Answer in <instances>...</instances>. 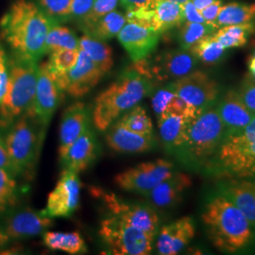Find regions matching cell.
I'll list each match as a JSON object with an SVG mask.
<instances>
[{
	"instance_id": "obj_8",
	"label": "cell",
	"mask_w": 255,
	"mask_h": 255,
	"mask_svg": "<svg viewBox=\"0 0 255 255\" xmlns=\"http://www.w3.org/2000/svg\"><path fill=\"white\" fill-rule=\"evenodd\" d=\"M101 242L112 255H146L152 252L155 237L109 215L101 220Z\"/></svg>"
},
{
	"instance_id": "obj_40",
	"label": "cell",
	"mask_w": 255,
	"mask_h": 255,
	"mask_svg": "<svg viewBox=\"0 0 255 255\" xmlns=\"http://www.w3.org/2000/svg\"><path fill=\"white\" fill-rule=\"evenodd\" d=\"M47 15L55 19L68 18L73 0H36Z\"/></svg>"
},
{
	"instance_id": "obj_12",
	"label": "cell",
	"mask_w": 255,
	"mask_h": 255,
	"mask_svg": "<svg viewBox=\"0 0 255 255\" xmlns=\"http://www.w3.org/2000/svg\"><path fill=\"white\" fill-rule=\"evenodd\" d=\"M174 172V164L171 162L157 159L137 164L136 166L118 174L115 182L123 190L145 196Z\"/></svg>"
},
{
	"instance_id": "obj_2",
	"label": "cell",
	"mask_w": 255,
	"mask_h": 255,
	"mask_svg": "<svg viewBox=\"0 0 255 255\" xmlns=\"http://www.w3.org/2000/svg\"><path fill=\"white\" fill-rule=\"evenodd\" d=\"M201 219L211 243L222 253L240 252L255 238V228L244 214L219 191L204 204Z\"/></svg>"
},
{
	"instance_id": "obj_4",
	"label": "cell",
	"mask_w": 255,
	"mask_h": 255,
	"mask_svg": "<svg viewBox=\"0 0 255 255\" xmlns=\"http://www.w3.org/2000/svg\"><path fill=\"white\" fill-rule=\"evenodd\" d=\"M225 134L216 103L192 120L182 145L174 155L187 168L203 172L217 154Z\"/></svg>"
},
{
	"instance_id": "obj_24",
	"label": "cell",
	"mask_w": 255,
	"mask_h": 255,
	"mask_svg": "<svg viewBox=\"0 0 255 255\" xmlns=\"http://www.w3.org/2000/svg\"><path fill=\"white\" fill-rule=\"evenodd\" d=\"M106 133L108 146L120 153H142L151 150L155 146L153 135H145L129 130L116 121Z\"/></svg>"
},
{
	"instance_id": "obj_17",
	"label": "cell",
	"mask_w": 255,
	"mask_h": 255,
	"mask_svg": "<svg viewBox=\"0 0 255 255\" xmlns=\"http://www.w3.org/2000/svg\"><path fill=\"white\" fill-rule=\"evenodd\" d=\"M100 154L99 140L89 128L60 157L64 169L79 174L94 164Z\"/></svg>"
},
{
	"instance_id": "obj_34",
	"label": "cell",
	"mask_w": 255,
	"mask_h": 255,
	"mask_svg": "<svg viewBox=\"0 0 255 255\" xmlns=\"http://www.w3.org/2000/svg\"><path fill=\"white\" fill-rule=\"evenodd\" d=\"M80 49H58L50 52L46 66L55 82L60 81L77 63Z\"/></svg>"
},
{
	"instance_id": "obj_44",
	"label": "cell",
	"mask_w": 255,
	"mask_h": 255,
	"mask_svg": "<svg viewBox=\"0 0 255 255\" xmlns=\"http://www.w3.org/2000/svg\"><path fill=\"white\" fill-rule=\"evenodd\" d=\"M221 7H222V1L217 0V1H215L214 3H212L211 5L207 6L206 8H204L203 9H201L200 11L201 16L204 19V21L214 28H216V27H215L216 20L218 18V15H219Z\"/></svg>"
},
{
	"instance_id": "obj_9",
	"label": "cell",
	"mask_w": 255,
	"mask_h": 255,
	"mask_svg": "<svg viewBox=\"0 0 255 255\" xmlns=\"http://www.w3.org/2000/svg\"><path fill=\"white\" fill-rule=\"evenodd\" d=\"M198 63L190 50L180 48L148 55L133 62L131 68L154 83L175 81L186 76L195 70Z\"/></svg>"
},
{
	"instance_id": "obj_43",
	"label": "cell",
	"mask_w": 255,
	"mask_h": 255,
	"mask_svg": "<svg viewBox=\"0 0 255 255\" xmlns=\"http://www.w3.org/2000/svg\"><path fill=\"white\" fill-rule=\"evenodd\" d=\"M95 0H73L68 18L77 20L82 18L89 12Z\"/></svg>"
},
{
	"instance_id": "obj_41",
	"label": "cell",
	"mask_w": 255,
	"mask_h": 255,
	"mask_svg": "<svg viewBox=\"0 0 255 255\" xmlns=\"http://www.w3.org/2000/svg\"><path fill=\"white\" fill-rule=\"evenodd\" d=\"M237 93L247 107L255 116V79L248 76L239 86Z\"/></svg>"
},
{
	"instance_id": "obj_29",
	"label": "cell",
	"mask_w": 255,
	"mask_h": 255,
	"mask_svg": "<svg viewBox=\"0 0 255 255\" xmlns=\"http://www.w3.org/2000/svg\"><path fill=\"white\" fill-rule=\"evenodd\" d=\"M43 240L48 249L53 251H62L69 255H80L84 254L87 251L82 236L76 232H45Z\"/></svg>"
},
{
	"instance_id": "obj_49",
	"label": "cell",
	"mask_w": 255,
	"mask_h": 255,
	"mask_svg": "<svg viewBox=\"0 0 255 255\" xmlns=\"http://www.w3.org/2000/svg\"><path fill=\"white\" fill-rule=\"evenodd\" d=\"M191 1L197 9L201 11V9L206 8L207 6H209L217 0H191Z\"/></svg>"
},
{
	"instance_id": "obj_39",
	"label": "cell",
	"mask_w": 255,
	"mask_h": 255,
	"mask_svg": "<svg viewBox=\"0 0 255 255\" xmlns=\"http://www.w3.org/2000/svg\"><path fill=\"white\" fill-rule=\"evenodd\" d=\"M119 0H95L89 12L82 18L78 20L79 27L82 31H84L102 16L115 10L119 4Z\"/></svg>"
},
{
	"instance_id": "obj_36",
	"label": "cell",
	"mask_w": 255,
	"mask_h": 255,
	"mask_svg": "<svg viewBox=\"0 0 255 255\" xmlns=\"http://www.w3.org/2000/svg\"><path fill=\"white\" fill-rule=\"evenodd\" d=\"M120 125L140 134L153 135L152 121L143 106L135 105L123 114L118 120Z\"/></svg>"
},
{
	"instance_id": "obj_38",
	"label": "cell",
	"mask_w": 255,
	"mask_h": 255,
	"mask_svg": "<svg viewBox=\"0 0 255 255\" xmlns=\"http://www.w3.org/2000/svg\"><path fill=\"white\" fill-rule=\"evenodd\" d=\"M17 183L15 176L6 168H0V216L15 205Z\"/></svg>"
},
{
	"instance_id": "obj_5",
	"label": "cell",
	"mask_w": 255,
	"mask_h": 255,
	"mask_svg": "<svg viewBox=\"0 0 255 255\" xmlns=\"http://www.w3.org/2000/svg\"><path fill=\"white\" fill-rule=\"evenodd\" d=\"M203 172L220 181L255 179V117L243 129L225 134Z\"/></svg>"
},
{
	"instance_id": "obj_20",
	"label": "cell",
	"mask_w": 255,
	"mask_h": 255,
	"mask_svg": "<svg viewBox=\"0 0 255 255\" xmlns=\"http://www.w3.org/2000/svg\"><path fill=\"white\" fill-rule=\"evenodd\" d=\"M90 110L83 102H75L64 110L60 124V155L90 128Z\"/></svg>"
},
{
	"instance_id": "obj_32",
	"label": "cell",
	"mask_w": 255,
	"mask_h": 255,
	"mask_svg": "<svg viewBox=\"0 0 255 255\" xmlns=\"http://www.w3.org/2000/svg\"><path fill=\"white\" fill-rule=\"evenodd\" d=\"M152 109L154 111L157 119L167 112H194L199 114L197 111L190 108L181 98L177 96L169 83L164 88L155 93L151 100Z\"/></svg>"
},
{
	"instance_id": "obj_31",
	"label": "cell",
	"mask_w": 255,
	"mask_h": 255,
	"mask_svg": "<svg viewBox=\"0 0 255 255\" xmlns=\"http://www.w3.org/2000/svg\"><path fill=\"white\" fill-rule=\"evenodd\" d=\"M254 32H255V23L249 22L219 27L214 32V35L223 47L230 49L245 46L249 37Z\"/></svg>"
},
{
	"instance_id": "obj_3",
	"label": "cell",
	"mask_w": 255,
	"mask_h": 255,
	"mask_svg": "<svg viewBox=\"0 0 255 255\" xmlns=\"http://www.w3.org/2000/svg\"><path fill=\"white\" fill-rule=\"evenodd\" d=\"M153 90V82L134 69L128 68L96 98L92 120L96 128L105 131L127 111Z\"/></svg>"
},
{
	"instance_id": "obj_1",
	"label": "cell",
	"mask_w": 255,
	"mask_h": 255,
	"mask_svg": "<svg viewBox=\"0 0 255 255\" xmlns=\"http://www.w3.org/2000/svg\"><path fill=\"white\" fill-rule=\"evenodd\" d=\"M56 20L29 0H16L0 19V37L11 53L38 61L46 54L45 44Z\"/></svg>"
},
{
	"instance_id": "obj_22",
	"label": "cell",
	"mask_w": 255,
	"mask_h": 255,
	"mask_svg": "<svg viewBox=\"0 0 255 255\" xmlns=\"http://www.w3.org/2000/svg\"><path fill=\"white\" fill-rule=\"evenodd\" d=\"M201 114V113H200ZM199 114L194 112H167L158 119V127L164 148L174 154L185 138L192 120Z\"/></svg>"
},
{
	"instance_id": "obj_6",
	"label": "cell",
	"mask_w": 255,
	"mask_h": 255,
	"mask_svg": "<svg viewBox=\"0 0 255 255\" xmlns=\"http://www.w3.org/2000/svg\"><path fill=\"white\" fill-rule=\"evenodd\" d=\"M7 91L0 103V126H9L20 116L32 109L36 93L38 64L10 54Z\"/></svg>"
},
{
	"instance_id": "obj_50",
	"label": "cell",
	"mask_w": 255,
	"mask_h": 255,
	"mask_svg": "<svg viewBox=\"0 0 255 255\" xmlns=\"http://www.w3.org/2000/svg\"><path fill=\"white\" fill-rule=\"evenodd\" d=\"M155 1H156V0H155ZM169 1H173V2H176V3H179V4L182 5L183 3H185V2L188 1V0H169Z\"/></svg>"
},
{
	"instance_id": "obj_10",
	"label": "cell",
	"mask_w": 255,
	"mask_h": 255,
	"mask_svg": "<svg viewBox=\"0 0 255 255\" xmlns=\"http://www.w3.org/2000/svg\"><path fill=\"white\" fill-rule=\"evenodd\" d=\"M90 193L94 198L100 199L104 203L110 215L148 235L157 236L160 220L152 207L143 203L128 202L115 193L98 186L90 187Z\"/></svg>"
},
{
	"instance_id": "obj_19",
	"label": "cell",
	"mask_w": 255,
	"mask_h": 255,
	"mask_svg": "<svg viewBox=\"0 0 255 255\" xmlns=\"http://www.w3.org/2000/svg\"><path fill=\"white\" fill-rule=\"evenodd\" d=\"M195 234V222L189 217H183L164 225L157 234V253L161 255H178L191 242Z\"/></svg>"
},
{
	"instance_id": "obj_7",
	"label": "cell",
	"mask_w": 255,
	"mask_h": 255,
	"mask_svg": "<svg viewBox=\"0 0 255 255\" xmlns=\"http://www.w3.org/2000/svg\"><path fill=\"white\" fill-rule=\"evenodd\" d=\"M45 131L33 109L27 111L9 125L5 133V145L9 170L14 176L27 175L32 170Z\"/></svg>"
},
{
	"instance_id": "obj_46",
	"label": "cell",
	"mask_w": 255,
	"mask_h": 255,
	"mask_svg": "<svg viewBox=\"0 0 255 255\" xmlns=\"http://www.w3.org/2000/svg\"><path fill=\"white\" fill-rule=\"evenodd\" d=\"M127 11L153 7L155 0H120Z\"/></svg>"
},
{
	"instance_id": "obj_45",
	"label": "cell",
	"mask_w": 255,
	"mask_h": 255,
	"mask_svg": "<svg viewBox=\"0 0 255 255\" xmlns=\"http://www.w3.org/2000/svg\"><path fill=\"white\" fill-rule=\"evenodd\" d=\"M182 6V14L183 22H193V23H206L203 17L201 16L200 10L194 6L191 0L183 3Z\"/></svg>"
},
{
	"instance_id": "obj_27",
	"label": "cell",
	"mask_w": 255,
	"mask_h": 255,
	"mask_svg": "<svg viewBox=\"0 0 255 255\" xmlns=\"http://www.w3.org/2000/svg\"><path fill=\"white\" fill-rule=\"evenodd\" d=\"M80 49L91 59L104 75L112 69L114 65L113 50L105 41L84 34L80 39Z\"/></svg>"
},
{
	"instance_id": "obj_37",
	"label": "cell",
	"mask_w": 255,
	"mask_h": 255,
	"mask_svg": "<svg viewBox=\"0 0 255 255\" xmlns=\"http://www.w3.org/2000/svg\"><path fill=\"white\" fill-rule=\"evenodd\" d=\"M179 27H181V28L179 31L178 40L181 48L184 50H190L201 38L217 30L207 23L182 22Z\"/></svg>"
},
{
	"instance_id": "obj_47",
	"label": "cell",
	"mask_w": 255,
	"mask_h": 255,
	"mask_svg": "<svg viewBox=\"0 0 255 255\" xmlns=\"http://www.w3.org/2000/svg\"><path fill=\"white\" fill-rule=\"evenodd\" d=\"M3 127L0 128V168L9 170V161L7 148L5 145V134L2 133Z\"/></svg>"
},
{
	"instance_id": "obj_28",
	"label": "cell",
	"mask_w": 255,
	"mask_h": 255,
	"mask_svg": "<svg viewBox=\"0 0 255 255\" xmlns=\"http://www.w3.org/2000/svg\"><path fill=\"white\" fill-rule=\"evenodd\" d=\"M127 23V17L119 10H113L96 21L83 32L101 41H107L118 36L121 28Z\"/></svg>"
},
{
	"instance_id": "obj_42",
	"label": "cell",
	"mask_w": 255,
	"mask_h": 255,
	"mask_svg": "<svg viewBox=\"0 0 255 255\" xmlns=\"http://www.w3.org/2000/svg\"><path fill=\"white\" fill-rule=\"evenodd\" d=\"M9 82V62L8 55L0 43V103L3 101L7 91Z\"/></svg>"
},
{
	"instance_id": "obj_21",
	"label": "cell",
	"mask_w": 255,
	"mask_h": 255,
	"mask_svg": "<svg viewBox=\"0 0 255 255\" xmlns=\"http://www.w3.org/2000/svg\"><path fill=\"white\" fill-rule=\"evenodd\" d=\"M219 117L226 134L237 132L247 127L255 116L241 100L237 90L231 89L217 101Z\"/></svg>"
},
{
	"instance_id": "obj_30",
	"label": "cell",
	"mask_w": 255,
	"mask_h": 255,
	"mask_svg": "<svg viewBox=\"0 0 255 255\" xmlns=\"http://www.w3.org/2000/svg\"><path fill=\"white\" fill-rule=\"evenodd\" d=\"M255 18V4H244L233 2L222 5L218 18L216 29L219 27L254 22Z\"/></svg>"
},
{
	"instance_id": "obj_26",
	"label": "cell",
	"mask_w": 255,
	"mask_h": 255,
	"mask_svg": "<svg viewBox=\"0 0 255 255\" xmlns=\"http://www.w3.org/2000/svg\"><path fill=\"white\" fill-rule=\"evenodd\" d=\"M151 28L162 34L183 22L182 6L169 0H156L152 8Z\"/></svg>"
},
{
	"instance_id": "obj_23",
	"label": "cell",
	"mask_w": 255,
	"mask_h": 255,
	"mask_svg": "<svg viewBox=\"0 0 255 255\" xmlns=\"http://www.w3.org/2000/svg\"><path fill=\"white\" fill-rule=\"evenodd\" d=\"M218 191L228 198L255 229V179L221 180Z\"/></svg>"
},
{
	"instance_id": "obj_16",
	"label": "cell",
	"mask_w": 255,
	"mask_h": 255,
	"mask_svg": "<svg viewBox=\"0 0 255 255\" xmlns=\"http://www.w3.org/2000/svg\"><path fill=\"white\" fill-rule=\"evenodd\" d=\"M61 92L51 74L49 73L46 63L39 64L36 93L32 109L45 130L59 105Z\"/></svg>"
},
{
	"instance_id": "obj_11",
	"label": "cell",
	"mask_w": 255,
	"mask_h": 255,
	"mask_svg": "<svg viewBox=\"0 0 255 255\" xmlns=\"http://www.w3.org/2000/svg\"><path fill=\"white\" fill-rule=\"evenodd\" d=\"M169 85L179 98L198 113L215 105L219 100V83L201 70H194L169 82Z\"/></svg>"
},
{
	"instance_id": "obj_33",
	"label": "cell",
	"mask_w": 255,
	"mask_h": 255,
	"mask_svg": "<svg viewBox=\"0 0 255 255\" xmlns=\"http://www.w3.org/2000/svg\"><path fill=\"white\" fill-rule=\"evenodd\" d=\"M190 51L199 62L212 65L218 64L224 58L227 49L219 43L213 32L201 38L193 46Z\"/></svg>"
},
{
	"instance_id": "obj_35",
	"label": "cell",
	"mask_w": 255,
	"mask_h": 255,
	"mask_svg": "<svg viewBox=\"0 0 255 255\" xmlns=\"http://www.w3.org/2000/svg\"><path fill=\"white\" fill-rule=\"evenodd\" d=\"M64 48L80 49V39L70 28L55 24L50 27L46 35L45 44L46 54Z\"/></svg>"
},
{
	"instance_id": "obj_15",
	"label": "cell",
	"mask_w": 255,
	"mask_h": 255,
	"mask_svg": "<svg viewBox=\"0 0 255 255\" xmlns=\"http://www.w3.org/2000/svg\"><path fill=\"white\" fill-rule=\"evenodd\" d=\"M104 74L91 59L80 49L77 63L60 81L56 82L62 92L79 99L87 95L101 82Z\"/></svg>"
},
{
	"instance_id": "obj_48",
	"label": "cell",
	"mask_w": 255,
	"mask_h": 255,
	"mask_svg": "<svg viewBox=\"0 0 255 255\" xmlns=\"http://www.w3.org/2000/svg\"><path fill=\"white\" fill-rule=\"evenodd\" d=\"M248 70H249V75L250 77L255 79V49L252 55L249 58L248 61Z\"/></svg>"
},
{
	"instance_id": "obj_51",
	"label": "cell",
	"mask_w": 255,
	"mask_h": 255,
	"mask_svg": "<svg viewBox=\"0 0 255 255\" xmlns=\"http://www.w3.org/2000/svg\"><path fill=\"white\" fill-rule=\"evenodd\" d=\"M254 23H255V20H254Z\"/></svg>"
},
{
	"instance_id": "obj_13",
	"label": "cell",
	"mask_w": 255,
	"mask_h": 255,
	"mask_svg": "<svg viewBox=\"0 0 255 255\" xmlns=\"http://www.w3.org/2000/svg\"><path fill=\"white\" fill-rule=\"evenodd\" d=\"M52 225V219L43 216L41 212L30 208L16 210L0 225V247L11 241L40 236Z\"/></svg>"
},
{
	"instance_id": "obj_25",
	"label": "cell",
	"mask_w": 255,
	"mask_h": 255,
	"mask_svg": "<svg viewBox=\"0 0 255 255\" xmlns=\"http://www.w3.org/2000/svg\"><path fill=\"white\" fill-rule=\"evenodd\" d=\"M189 175L174 172L170 177L160 182L145 197L157 207H170L182 200V195L192 186Z\"/></svg>"
},
{
	"instance_id": "obj_18",
	"label": "cell",
	"mask_w": 255,
	"mask_h": 255,
	"mask_svg": "<svg viewBox=\"0 0 255 255\" xmlns=\"http://www.w3.org/2000/svg\"><path fill=\"white\" fill-rule=\"evenodd\" d=\"M160 33L149 27L128 22L118 34L120 44L133 62L142 60L154 51Z\"/></svg>"
},
{
	"instance_id": "obj_14",
	"label": "cell",
	"mask_w": 255,
	"mask_h": 255,
	"mask_svg": "<svg viewBox=\"0 0 255 255\" xmlns=\"http://www.w3.org/2000/svg\"><path fill=\"white\" fill-rule=\"evenodd\" d=\"M81 181L78 173L64 169L54 189L48 195L46 208L41 211L45 217L68 218L73 215L80 204Z\"/></svg>"
}]
</instances>
